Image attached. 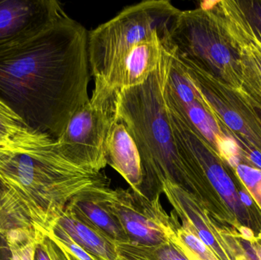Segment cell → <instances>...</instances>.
<instances>
[{
    "label": "cell",
    "instance_id": "cell-1",
    "mask_svg": "<svg viewBox=\"0 0 261 260\" xmlns=\"http://www.w3.org/2000/svg\"><path fill=\"white\" fill-rule=\"evenodd\" d=\"M88 32L66 15L38 35L0 47V99L33 131L58 140L90 101Z\"/></svg>",
    "mask_w": 261,
    "mask_h": 260
},
{
    "label": "cell",
    "instance_id": "cell-2",
    "mask_svg": "<svg viewBox=\"0 0 261 260\" xmlns=\"http://www.w3.org/2000/svg\"><path fill=\"white\" fill-rule=\"evenodd\" d=\"M110 185L105 172L68 160L57 140L28 130L0 143L2 234L18 228L48 233L75 196Z\"/></svg>",
    "mask_w": 261,
    "mask_h": 260
},
{
    "label": "cell",
    "instance_id": "cell-3",
    "mask_svg": "<svg viewBox=\"0 0 261 260\" xmlns=\"http://www.w3.org/2000/svg\"><path fill=\"white\" fill-rule=\"evenodd\" d=\"M173 56L172 47L164 45L161 61L147 80L116 93V116L125 124L141 157L143 183L140 192L150 198L161 196L165 182L190 191L164 96Z\"/></svg>",
    "mask_w": 261,
    "mask_h": 260
},
{
    "label": "cell",
    "instance_id": "cell-4",
    "mask_svg": "<svg viewBox=\"0 0 261 260\" xmlns=\"http://www.w3.org/2000/svg\"><path fill=\"white\" fill-rule=\"evenodd\" d=\"M210 4L180 10L170 27L169 43L176 56L239 90L242 67L239 50L223 20Z\"/></svg>",
    "mask_w": 261,
    "mask_h": 260
},
{
    "label": "cell",
    "instance_id": "cell-5",
    "mask_svg": "<svg viewBox=\"0 0 261 260\" xmlns=\"http://www.w3.org/2000/svg\"><path fill=\"white\" fill-rule=\"evenodd\" d=\"M179 12L169 0L141 2L88 32L89 63L95 82L103 80L138 44L156 38L169 42L170 27Z\"/></svg>",
    "mask_w": 261,
    "mask_h": 260
},
{
    "label": "cell",
    "instance_id": "cell-6",
    "mask_svg": "<svg viewBox=\"0 0 261 260\" xmlns=\"http://www.w3.org/2000/svg\"><path fill=\"white\" fill-rule=\"evenodd\" d=\"M165 101L175 143L186 170L200 172L241 227H248L255 237L260 236L261 213L252 212L242 204L239 192L245 186L234 169L212 148L176 105L166 98Z\"/></svg>",
    "mask_w": 261,
    "mask_h": 260
},
{
    "label": "cell",
    "instance_id": "cell-7",
    "mask_svg": "<svg viewBox=\"0 0 261 260\" xmlns=\"http://www.w3.org/2000/svg\"><path fill=\"white\" fill-rule=\"evenodd\" d=\"M116 93L93 90L90 101L74 113L57 140L68 160L90 172H102L107 166L106 142L116 118Z\"/></svg>",
    "mask_w": 261,
    "mask_h": 260
},
{
    "label": "cell",
    "instance_id": "cell-8",
    "mask_svg": "<svg viewBox=\"0 0 261 260\" xmlns=\"http://www.w3.org/2000/svg\"><path fill=\"white\" fill-rule=\"evenodd\" d=\"M175 56L216 122L261 153V124L245 96L190 61Z\"/></svg>",
    "mask_w": 261,
    "mask_h": 260
},
{
    "label": "cell",
    "instance_id": "cell-9",
    "mask_svg": "<svg viewBox=\"0 0 261 260\" xmlns=\"http://www.w3.org/2000/svg\"><path fill=\"white\" fill-rule=\"evenodd\" d=\"M160 198H148L132 188H110L105 201L130 244L155 246L171 241L179 222L174 212L167 215Z\"/></svg>",
    "mask_w": 261,
    "mask_h": 260
},
{
    "label": "cell",
    "instance_id": "cell-10",
    "mask_svg": "<svg viewBox=\"0 0 261 260\" xmlns=\"http://www.w3.org/2000/svg\"><path fill=\"white\" fill-rule=\"evenodd\" d=\"M66 15L55 0H0V47L29 39Z\"/></svg>",
    "mask_w": 261,
    "mask_h": 260
},
{
    "label": "cell",
    "instance_id": "cell-11",
    "mask_svg": "<svg viewBox=\"0 0 261 260\" xmlns=\"http://www.w3.org/2000/svg\"><path fill=\"white\" fill-rule=\"evenodd\" d=\"M165 44L156 38L135 46L112 67L103 80L95 82V87L116 92L142 85L158 67Z\"/></svg>",
    "mask_w": 261,
    "mask_h": 260
},
{
    "label": "cell",
    "instance_id": "cell-12",
    "mask_svg": "<svg viewBox=\"0 0 261 260\" xmlns=\"http://www.w3.org/2000/svg\"><path fill=\"white\" fill-rule=\"evenodd\" d=\"M107 165L119 172L133 190L140 192L143 183L141 157L125 124L115 118L105 146Z\"/></svg>",
    "mask_w": 261,
    "mask_h": 260
},
{
    "label": "cell",
    "instance_id": "cell-13",
    "mask_svg": "<svg viewBox=\"0 0 261 260\" xmlns=\"http://www.w3.org/2000/svg\"><path fill=\"white\" fill-rule=\"evenodd\" d=\"M110 187H99L81 192L66 207L80 219L108 237L116 244L129 243L119 220L112 213L105 201Z\"/></svg>",
    "mask_w": 261,
    "mask_h": 260
},
{
    "label": "cell",
    "instance_id": "cell-14",
    "mask_svg": "<svg viewBox=\"0 0 261 260\" xmlns=\"http://www.w3.org/2000/svg\"><path fill=\"white\" fill-rule=\"evenodd\" d=\"M216 11L223 20L239 50L242 67V85L239 92L249 102L261 108V45L237 24Z\"/></svg>",
    "mask_w": 261,
    "mask_h": 260
},
{
    "label": "cell",
    "instance_id": "cell-15",
    "mask_svg": "<svg viewBox=\"0 0 261 260\" xmlns=\"http://www.w3.org/2000/svg\"><path fill=\"white\" fill-rule=\"evenodd\" d=\"M55 224L61 227L80 247L103 260H116L117 244L97 229L76 217L66 207Z\"/></svg>",
    "mask_w": 261,
    "mask_h": 260
},
{
    "label": "cell",
    "instance_id": "cell-16",
    "mask_svg": "<svg viewBox=\"0 0 261 260\" xmlns=\"http://www.w3.org/2000/svg\"><path fill=\"white\" fill-rule=\"evenodd\" d=\"M225 18L237 24L261 45V0L212 2Z\"/></svg>",
    "mask_w": 261,
    "mask_h": 260
},
{
    "label": "cell",
    "instance_id": "cell-17",
    "mask_svg": "<svg viewBox=\"0 0 261 260\" xmlns=\"http://www.w3.org/2000/svg\"><path fill=\"white\" fill-rule=\"evenodd\" d=\"M119 254L140 260H189L173 241L155 246H143L130 243L117 244Z\"/></svg>",
    "mask_w": 261,
    "mask_h": 260
},
{
    "label": "cell",
    "instance_id": "cell-18",
    "mask_svg": "<svg viewBox=\"0 0 261 260\" xmlns=\"http://www.w3.org/2000/svg\"><path fill=\"white\" fill-rule=\"evenodd\" d=\"M171 241L184 252L189 260H221L194 234L182 227L179 224V221L175 229Z\"/></svg>",
    "mask_w": 261,
    "mask_h": 260
},
{
    "label": "cell",
    "instance_id": "cell-19",
    "mask_svg": "<svg viewBox=\"0 0 261 260\" xmlns=\"http://www.w3.org/2000/svg\"><path fill=\"white\" fill-rule=\"evenodd\" d=\"M3 235L7 240L13 260H34L38 236L36 230L18 228Z\"/></svg>",
    "mask_w": 261,
    "mask_h": 260
},
{
    "label": "cell",
    "instance_id": "cell-20",
    "mask_svg": "<svg viewBox=\"0 0 261 260\" xmlns=\"http://www.w3.org/2000/svg\"><path fill=\"white\" fill-rule=\"evenodd\" d=\"M30 130L22 119L0 99V143Z\"/></svg>",
    "mask_w": 261,
    "mask_h": 260
},
{
    "label": "cell",
    "instance_id": "cell-21",
    "mask_svg": "<svg viewBox=\"0 0 261 260\" xmlns=\"http://www.w3.org/2000/svg\"><path fill=\"white\" fill-rule=\"evenodd\" d=\"M234 169L261 212V170L242 163Z\"/></svg>",
    "mask_w": 261,
    "mask_h": 260
},
{
    "label": "cell",
    "instance_id": "cell-22",
    "mask_svg": "<svg viewBox=\"0 0 261 260\" xmlns=\"http://www.w3.org/2000/svg\"><path fill=\"white\" fill-rule=\"evenodd\" d=\"M47 234H49L66 251L77 260H103L77 245L58 224H54L50 232Z\"/></svg>",
    "mask_w": 261,
    "mask_h": 260
},
{
    "label": "cell",
    "instance_id": "cell-23",
    "mask_svg": "<svg viewBox=\"0 0 261 260\" xmlns=\"http://www.w3.org/2000/svg\"><path fill=\"white\" fill-rule=\"evenodd\" d=\"M43 240L52 260H70L64 249L49 234H44Z\"/></svg>",
    "mask_w": 261,
    "mask_h": 260
},
{
    "label": "cell",
    "instance_id": "cell-24",
    "mask_svg": "<svg viewBox=\"0 0 261 260\" xmlns=\"http://www.w3.org/2000/svg\"><path fill=\"white\" fill-rule=\"evenodd\" d=\"M237 237L240 247H239L237 254L234 256V260H258L254 254V251L250 246L249 241L242 239L240 237Z\"/></svg>",
    "mask_w": 261,
    "mask_h": 260
},
{
    "label": "cell",
    "instance_id": "cell-25",
    "mask_svg": "<svg viewBox=\"0 0 261 260\" xmlns=\"http://www.w3.org/2000/svg\"><path fill=\"white\" fill-rule=\"evenodd\" d=\"M44 234L42 232H37L38 236H37L34 260H52L50 255H49L48 251H47L44 240H43Z\"/></svg>",
    "mask_w": 261,
    "mask_h": 260
},
{
    "label": "cell",
    "instance_id": "cell-26",
    "mask_svg": "<svg viewBox=\"0 0 261 260\" xmlns=\"http://www.w3.org/2000/svg\"><path fill=\"white\" fill-rule=\"evenodd\" d=\"M249 244L257 259L261 260V235L254 237V239L249 241Z\"/></svg>",
    "mask_w": 261,
    "mask_h": 260
},
{
    "label": "cell",
    "instance_id": "cell-27",
    "mask_svg": "<svg viewBox=\"0 0 261 260\" xmlns=\"http://www.w3.org/2000/svg\"><path fill=\"white\" fill-rule=\"evenodd\" d=\"M245 99H246V98H245ZM247 100H248V99H247ZM248 102H249L250 104H251V106H252L253 109H254V113H255L256 116H257V119H258L259 122H260L261 124V108H259V107H257V105H254V104L251 103V102H249V101L248 100Z\"/></svg>",
    "mask_w": 261,
    "mask_h": 260
},
{
    "label": "cell",
    "instance_id": "cell-28",
    "mask_svg": "<svg viewBox=\"0 0 261 260\" xmlns=\"http://www.w3.org/2000/svg\"><path fill=\"white\" fill-rule=\"evenodd\" d=\"M3 203H2V193L0 190V234H2L3 229Z\"/></svg>",
    "mask_w": 261,
    "mask_h": 260
},
{
    "label": "cell",
    "instance_id": "cell-29",
    "mask_svg": "<svg viewBox=\"0 0 261 260\" xmlns=\"http://www.w3.org/2000/svg\"><path fill=\"white\" fill-rule=\"evenodd\" d=\"M116 260H140L135 259V258L130 257V256H125V255L119 254L117 259Z\"/></svg>",
    "mask_w": 261,
    "mask_h": 260
},
{
    "label": "cell",
    "instance_id": "cell-30",
    "mask_svg": "<svg viewBox=\"0 0 261 260\" xmlns=\"http://www.w3.org/2000/svg\"><path fill=\"white\" fill-rule=\"evenodd\" d=\"M66 251V250H65ZM66 253H67V256H68L69 259L70 260H77L76 259V258L73 257V256H72L71 254H70V253H68V252L66 251Z\"/></svg>",
    "mask_w": 261,
    "mask_h": 260
}]
</instances>
